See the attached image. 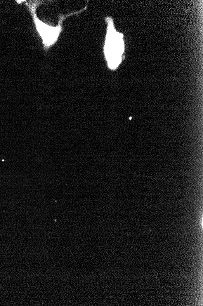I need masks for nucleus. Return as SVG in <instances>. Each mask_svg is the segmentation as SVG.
Segmentation results:
<instances>
[{
    "instance_id": "1",
    "label": "nucleus",
    "mask_w": 203,
    "mask_h": 306,
    "mask_svg": "<svg viewBox=\"0 0 203 306\" xmlns=\"http://www.w3.org/2000/svg\"><path fill=\"white\" fill-rule=\"evenodd\" d=\"M26 6L29 10L30 15L32 18L33 22L35 25V30L42 40V46L44 47V51L46 52L50 50L52 47L54 46L58 41L59 37L63 30V23L68 17L74 15H78L82 12L86 10L88 3L85 6L84 9L79 11L72 12L70 14H60L59 16L58 25L53 26L48 24L45 22H42L38 17L37 9L38 7L44 4V1H25Z\"/></svg>"
},
{
    "instance_id": "2",
    "label": "nucleus",
    "mask_w": 203,
    "mask_h": 306,
    "mask_svg": "<svg viewBox=\"0 0 203 306\" xmlns=\"http://www.w3.org/2000/svg\"><path fill=\"white\" fill-rule=\"evenodd\" d=\"M105 22L107 30L103 47V53L108 69L115 71L119 67L126 57L124 36L116 29L112 17H105Z\"/></svg>"
}]
</instances>
